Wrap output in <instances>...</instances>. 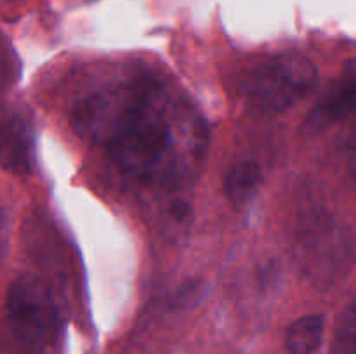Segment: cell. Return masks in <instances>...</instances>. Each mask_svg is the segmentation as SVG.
<instances>
[{
    "label": "cell",
    "instance_id": "2",
    "mask_svg": "<svg viewBox=\"0 0 356 354\" xmlns=\"http://www.w3.org/2000/svg\"><path fill=\"white\" fill-rule=\"evenodd\" d=\"M316 83V68L296 52L271 56L250 69L242 80L247 106L259 113H278L305 99Z\"/></svg>",
    "mask_w": 356,
    "mask_h": 354
},
{
    "label": "cell",
    "instance_id": "1",
    "mask_svg": "<svg viewBox=\"0 0 356 354\" xmlns=\"http://www.w3.org/2000/svg\"><path fill=\"white\" fill-rule=\"evenodd\" d=\"M205 148L207 130L197 110L149 76L106 144L122 174L153 186L177 183L195 169Z\"/></svg>",
    "mask_w": 356,
    "mask_h": 354
},
{
    "label": "cell",
    "instance_id": "3",
    "mask_svg": "<svg viewBox=\"0 0 356 354\" xmlns=\"http://www.w3.org/2000/svg\"><path fill=\"white\" fill-rule=\"evenodd\" d=\"M296 250L302 271L318 283H332L343 276L355 257V243L346 226L325 214L306 219Z\"/></svg>",
    "mask_w": 356,
    "mask_h": 354
},
{
    "label": "cell",
    "instance_id": "4",
    "mask_svg": "<svg viewBox=\"0 0 356 354\" xmlns=\"http://www.w3.org/2000/svg\"><path fill=\"white\" fill-rule=\"evenodd\" d=\"M7 314L14 332L26 340H40L58 326L52 294L37 278H17L7 294Z\"/></svg>",
    "mask_w": 356,
    "mask_h": 354
},
{
    "label": "cell",
    "instance_id": "8",
    "mask_svg": "<svg viewBox=\"0 0 356 354\" xmlns=\"http://www.w3.org/2000/svg\"><path fill=\"white\" fill-rule=\"evenodd\" d=\"M323 318L318 314L302 316L292 323L285 335V344L291 354H313L323 337Z\"/></svg>",
    "mask_w": 356,
    "mask_h": 354
},
{
    "label": "cell",
    "instance_id": "6",
    "mask_svg": "<svg viewBox=\"0 0 356 354\" xmlns=\"http://www.w3.org/2000/svg\"><path fill=\"white\" fill-rule=\"evenodd\" d=\"M261 183H263V174L257 163L249 160L236 162L229 167L225 176L226 196L235 207H243L256 196Z\"/></svg>",
    "mask_w": 356,
    "mask_h": 354
},
{
    "label": "cell",
    "instance_id": "9",
    "mask_svg": "<svg viewBox=\"0 0 356 354\" xmlns=\"http://www.w3.org/2000/svg\"><path fill=\"white\" fill-rule=\"evenodd\" d=\"M337 349L339 354H356V297L348 304L341 319Z\"/></svg>",
    "mask_w": 356,
    "mask_h": 354
},
{
    "label": "cell",
    "instance_id": "7",
    "mask_svg": "<svg viewBox=\"0 0 356 354\" xmlns=\"http://www.w3.org/2000/svg\"><path fill=\"white\" fill-rule=\"evenodd\" d=\"M3 165L26 172L30 165V134L21 118L10 117L3 124Z\"/></svg>",
    "mask_w": 356,
    "mask_h": 354
},
{
    "label": "cell",
    "instance_id": "5",
    "mask_svg": "<svg viewBox=\"0 0 356 354\" xmlns=\"http://www.w3.org/2000/svg\"><path fill=\"white\" fill-rule=\"evenodd\" d=\"M356 115V62L348 65L339 78L325 90L306 120V127L313 132L325 130L336 121Z\"/></svg>",
    "mask_w": 356,
    "mask_h": 354
},
{
    "label": "cell",
    "instance_id": "10",
    "mask_svg": "<svg viewBox=\"0 0 356 354\" xmlns=\"http://www.w3.org/2000/svg\"><path fill=\"white\" fill-rule=\"evenodd\" d=\"M344 151H346L348 167H350L351 172L356 176V115L355 121L351 124L350 130H348L346 141H344Z\"/></svg>",
    "mask_w": 356,
    "mask_h": 354
}]
</instances>
